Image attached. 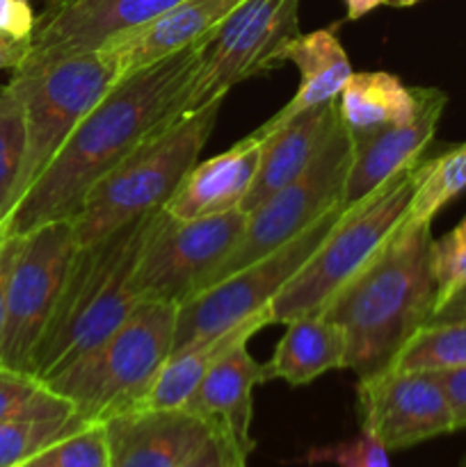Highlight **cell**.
Instances as JSON below:
<instances>
[{
	"mask_svg": "<svg viewBox=\"0 0 466 467\" xmlns=\"http://www.w3.org/2000/svg\"><path fill=\"white\" fill-rule=\"evenodd\" d=\"M0 222H3V217H0Z\"/></svg>",
	"mask_w": 466,
	"mask_h": 467,
	"instance_id": "43",
	"label": "cell"
},
{
	"mask_svg": "<svg viewBox=\"0 0 466 467\" xmlns=\"http://www.w3.org/2000/svg\"><path fill=\"white\" fill-rule=\"evenodd\" d=\"M286 327L272 358L263 365L268 381L309 386L320 374L347 368L345 336L323 310L300 315Z\"/></svg>",
	"mask_w": 466,
	"mask_h": 467,
	"instance_id": "22",
	"label": "cell"
},
{
	"mask_svg": "<svg viewBox=\"0 0 466 467\" xmlns=\"http://www.w3.org/2000/svg\"><path fill=\"white\" fill-rule=\"evenodd\" d=\"M434 272H437V306L434 313L466 285V222L461 219L446 237L434 240ZM432 313V317H434Z\"/></svg>",
	"mask_w": 466,
	"mask_h": 467,
	"instance_id": "31",
	"label": "cell"
},
{
	"mask_svg": "<svg viewBox=\"0 0 466 467\" xmlns=\"http://www.w3.org/2000/svg\"><path fill=\"white\" fill-rule=\"evenodd\" d=\"M448 103L443 91L428 87V96L409 123L387 126L365 135L352 137V162L343 190V205L352 208L375 190L391 181L405 169L414 167L423 160L425 149L437 132L439 119Z\"/></svg>",
	"mask_w": 466,
	"mask_h": 467,
	"instance_id": "15",
	"label": "cell"
},
{
	"mask_svg": "<svg viewBox=\"0 0 466 467\" xmlns=\"http://www.w3.org/2000/svg\"><path fill=\"white\" fill-rule=\"evenodd\" d=\"M251 336L233 340L215 358L196 388L187 410L204 418L210 427L227 431L247 454L254 451L251 418H254V388L265 383V368L249 354Z\"/></svg>",
	"mask_w": 466,
	"mask_h": 467,
	"instance_id": "18",
	"label": "cell"
},
{
	"mask_svg": "<svg viewBox=\"0 0 466 467\" xmlns=\"http://www.w3.org/2000/svg\"><path fill=\"white\" fill-rule=\"evenodd\" d=\"M242 0H181L144 26L105 41L99 53L112 64L117 78L142 71L187 46L213 39L217 27Z\"/></svg>",
	"mask_w": 466,
	"mask_h": 467,
	"instance_id": "16",
	"label": "cell"
},
{
	"mask_svg": "<svg viewBox=\"0 0 466 467\" xmlns=\"http://www.w3.org/2000/svg\"><path fill=\"white\" fill-rule=\"evenodd\" d=\"M343 213H345L343 203L327 210L323 217L315 219L309 228L274 249L272 254L254 260L178 306L172 354L206 337L224 336L231 328L245 324L247 319L263 313L320 249Z\"/></svg>",
	"mask_w": 466,
	"mask_h": 467,
	"instance_id": "8",
	"label": "cell"
},
{
	"mask_svg": "<svg viewBox=\"0 0 466 467\" xmlns=\"http://www.w3.org/2000/svg\"><path fill=\"white\" fill-rule=\"evenodd\" d=\"M249 454L222 429H215L208 441L181 467H249Z\"/></svg>",
	"mask_w": 466,
	"mask_h": 467,
	"instance_id": "33",
	"label": "cell"
},
{
	"mask_svg": "<svg viewBox=\"0 0 466 467\" xmlns=\"http://www.w3.org/2000/svg\"><path fill=\"white\" fill-rule=\"evenodd\" d=\"M446 395L448 409H450L455 431L466 429V365L457 369H446V372L434 374Z\"/></svg>",
	"mask_w": 466,
	"mask_h": 467,
	"instance_id": "35",
	"label": "cell"
},
{
	"mask_svg": "<svg viewBox=\"0 0 466 467\" xmlns=\"http://www.w3.org/2000/svg\"><path fill=\"white\" fill-rule=\"evenodd\" d=\"M428 96V87H407L387 71L352 73L336 96L338 119L352 137L402 126L416 119Z\"/></svg>",
	"mask_w": 466,
	"mask_h": 467,
	"instance_id": "23",
	"label": "cell"
},
{
	"mask_svg": "<svg viewBox=\"0 0 466 467\" xmlns=\"http://www.w3.org/2000/svg\"><path fill=\"white\" fill-rule=\"evenodd\" d=\"M300 35V0H242L206 46L201 99L277 68V55Z\"/></svg>",
	"mask_w": 466,
	"mask_h": 467,
	"instance_id": "12",
	"label": "cell"
},
{
	"mask_svg": "<svg viewBox=\"0 0 466 467\" xmlns=\"http://www.w3.org/2000/svg\"><path fill=\"white\" fill-rule=\"evenodd\" d=\"M110 467H181L213 427L192 410H126L105 420Z\"/></svg>",
	"mask_w": 466,
	"mask_h": 467,
	"instance_id": "17",
	"label": "cell"
},
{
	"mask_svg": "<svg viewBox=\"0 0 466 467\" xmlns=\"http://www.w3.org/2000/svg\"><path fill=\"white\" fill-rule=\"evenodd\" d=\"M206 46L208 41L187 46L119 78L3 219L0 237H23L44 223L71 222L101 178L174 121L208 103L201 99Z\"/></svg>",
	"mask_w": 466,
	"mask_h": 467,
	"instance_id": "1",
	"label": "cell"
},
{
	"mask_svg": "<svg viewBox=\"0 0 466 467\" xmlns=\"http://www.w3.org/2000/svg\"><path fill=\"white\" fill-rule=\"evenodd\" d=\"M420 162L393 176L356 205L345 208L320 249L265 308L268 327L288 324L300 315L323 308L382 249L405 222L418 182Z\"/></svg>",
	"mask_w": 466,
	"mask_h": 467,
	"instance_id": "6",
	"label": "cell"
},
{
	"mask_svg": "<svg viewBox=\"0 0 466 467\" xmlns=\"http://www.w3.org/2000/svg\"><path fill=\"white\" fill-rule=\"evenodd\" d=\"M176 315L174 304L140 301L122 327L46 386L64 397L82 422H105L132 410L172 356Z\"/></svg>",
	"mask_w": 466,
	"mask_h": 467,
	"instance_id": "5",
	"label": "cell"
},
{
	"mask_svg": "<svg viewBox=\"0 0 466 467\" xmlns=\"http://www.w3.org/2000/svg\"><path fill=\"white\" fill-rule=\"evenodd\" d=\"M268 327L265 322V310L256 317L247 319L240 327L231 328L228 333L217 337H206V340L195 342L190 347L174 351L163 368L155 374L154 383L144 392L132 410H181L187 409L195 397L196 388L204 381L206 372L215 363L219 354L231 345L233 340L242 336H254L260 328Z\"/></svg>",
	"mask_w": 466,
	"mask_h": 467,
	"instance_id": "24",
	"label": "cell"
},
{
	"mask_svg": "<svg viewBox=\"0 0 466 467\" xmlns=\"http://www.w3.org/2000/svg\"><path fill=\"white\" fill-rule=\"evenodd\" d=\"M117 80V71L99 50L23 62L14 68L7 87L23 105L26 158L14 187L12 208Z\"/></svg>",
	"mask_w": 466,
	"mask_h": 467,
	"instance_id": "7",
	"label": "cell"
},
{
	"mask_svg": "<svg viewBox=\"0 0 466 467\" xmlns=\"http://www.w3.org/2000/svg\"><path fill=\"white\" fill-rule=\"evenodd\" d=\"M350 162L352 137L338 119L336 128L327 137L313 162L306 167V171L291 185L270 196L254 213H249L240 242L224 260L222 267L213 274L208 287L254 260L272 254L274 249L300 235L327 210L341 205Z\"/></svg>",
	"mask_w": 466,
	"mask_h": 467,
	"instance_id": "10",
	"label": "cell"
},
{
	"mask_svg": "<svg viewBox=\"0 0 466 467\" xmlns=\"http://www.w3.org/2000/svg\"><path fill=\"white\" fill-rule=\"evenodd\" d=\"M30 53V41H18L12 36L0 35V71L3 68H18Z\"/></svg>",
	"mask_w": 466,
	"mask_h": 467,
	"instance_id": "37",
	"label": "cell"
},
{
	"mask_svg": "<svg viewBox=\"0 0 466 467\" xmlns=\"http://www.w3.org/2000/svg\"><path fill=\"white\" fill-rule=\"evenodd\" d=\"M306 463H332L338 467H391L387 447L364 429L352 441L311 450L306 454Z\"/></svg>",
	"mask_w": 466,
	"mask_h": 467,
	"instance_id": "32",
	"label": "cell"
},
{
	"mask_svg": "<svg viewBox=\"0 0 466 467\" xmlns=\"http://www.w3.org/2000/svg\"><path fill=\"white\" fill-rule=\"evenodd\" d=\"M82 420L71 418L59 420H12L0 422V467H21L27 459L58 441L59 436L76 429Z\"/></svg>",
	"mask_w": 466,
	"mask_h": 467,
	"instance_id": "30",
	"label": "cell"
},
{
	"mask_svg": "<svg viewBox=\"0 0 466 467\" xmlns=\"http://www.w3.org/2000/svg\"><path fill=\"white\" fill-rule=\"evenodd\" d=\"M21 467H110L105 422H80Z\"/></svg>",
	"mask_w": 466,
	"mask_h": 467,
	"instance_id": "28",
	"label": "cell"
},
{
	"mask_svg": "<svg viewBox=\"0 0 466 467\" xmlns=\"http://www.w3.org/2000/svg\"><path fill=\"white\" fill-rule=\"evenodd\" d=\"M5 89H7V85H0V99L5 96Z\"/></svg>",
	"mask_w": 466,
	"mask_h": 467,
	"instance_id": "41",
	"label": "cell"
},
{
	"mask_svg": "<svg viewBox=\"0 0 466 467\" xmlns=\"http://www.w3.org/2000/svg\"><path fill=\"white\" fill-rule=\"evenodd\" d=\"M416 3H420V0H387V5H391V7H411Z\"/></svg>",
	"mask_w": 466,
	"mask_h": 467,
	"instance_id": "40",
	"label": "cell"
},
{
	"mask_svg": "<svg viewBox=\"0 0 466 467\" xmlns=\"http://www.w3.org/2000/svg\"><path fill=\"white\" fill-rule=\"evenodd\" d=\"M37 14L30 0H0V35L18 41H32Z\"/></svg>",
	"mask_w": 466,
	"mask_h": 467,
	"instance_id": "34",
	"label": "cell"
},
{
	"mask_svg": "<svg viewBox=\"0 0 466 467\" xmlns=\"http://www.w3.org/2000/svg\"><path fill=\"white\" fill-rule=\"evenodd\" d=\"M466 190V141L434 160L420 162L418 182L407 210L405 223L432 226L434 217Z\"/></svg>",
	"mask_w": 466,
	"mask_h": 467,
	"instance_id": "26",
	"label": "cell"
},
{
	"mask_svg": "<svg viewBox=\"0 0 466 467\" xmlns=\"http://www.w3.org/2000/svg\"><path fill=\"white\" fill-rule=\"evenodd\" d=\"M466 365V317L434 319L411 333L388 369L439 374ZM387 369V368H384Z\"/></svg>",
	"mask_w": 466,
	"mask_h": 467,
	"instance_id": "25",
	"label": "cell"
},
{
	"mask_svg": "<svg viewBox=\"0 0 466 467\" xmlns=\"http://www.w3.org/2000/svg\"><path fill=\"white\" fill-rule=\"evenodd\" d=\"M460 467H466V456H464V459H461V463H460Z\"/></svg>",
	"mask_w": 466,
	"mask_h": 467,
	"instance_id": "42",
	"label": "cell"
},
{
	"mask_svg": "<svg viewBox=\"0 0 466 467\" xmlns=\"http://www.w3.org/2000/svg\"><path fill=\"white\" fill-rule=\"evenodd\" d=\"M343 3H345L347 21H359L365 14L377 9L379 5H387V0H343Z\"/></svg>",
	"mask_w": 466,
	"mask_h": 467,
	"instance_id": "39",
	"label": "cell"
},
{
	"mask_svg": "<svg viewBox=\"0 0 466 467\" xmlns=\"http://www.w3.org/2000/svg\"><path fill=\"white\" fill-rule=\"evenodd\" d=\"M265 137L251 132L215 158L196 162L164 203L174 219H201L240 208L260 164Z\"/></svg>",
	"mask_w": 466,
	"mask_h": 467,
	"instance_id": "20",
	"label": "cell"
},
{
	"mask_svg": "<svg viewBox=\"0 0 466 467\" xmlns=\"http://www.w3.org/2000/svg\"><path fill=\"white\" fill-rule=\"evenodd\" d=\"M356 413L364 431L388 451H402L455 431L446 395L434 374L379 372L359 377Z\"/></svg>",
	"mask_w": 466,
	"mask_h": 467,
	"instance_id": "13",
	"label": "cell"
},
{
	"mask_svg": "<svg viewBox=\"0 0 466 467\" xmlns=\"http://www.w3.org/2000/svg\"><path fill=\"white\" fill-rule=\"evenodd\" d=\"M26 158V117L23 105L12 89L0 99V217L12 210L14 187ZM3 223V222H0Z\"/></svg>",
	"mask_w": 466,
	"mask_h": 467,
	"instance_id": "29",
	"label": "cell"
},
{
	"mask_svg": "<svg viewBox=\"0 0 466 467\" xmlns=\"http://www.w3.org/2000/svg\"><path fill=\"white\" fill-rule=\"evenodd\" d=\"M437 292L432 228L402 222L320 308L345 336L347 369L365 377L388 368L411 333L432 319Z\"/></svg>",
	"mask_w": 466,
	"mask_h": 467,
	"instance_id": "2",
	"label": "cell"
},
{
	"mask_svg": "<svg viewBox=\"0 0 466 467\" xmlns=\"http://www.w3.org/2000/svg\"><path fill=\"white\" fill-rule=\"evenodd\" d=\"M457 317H466V285L460 287V290H457L455 295H452L450 299H448L446 304L434 313V317L429 319V322H434V319H457Z\"/></svg>",
	"mask_w": 466,
	"mask_h": 467,
	"instance_id": "38",
	"label": "cell"
},
{
	"mask_svg": "<svg viewBox=\"0 0 466 467\" xmlns=\"http://www.w3.org/2000/svg\"><path fill=\"white\" fill-rule=\"evenodd\" d=\"M78 249L71 222H50L23 235L7 285L0 365L30 374L32 356L44 336Z\"/></svg>",
	"mask_w": 466,
	"mask_h": 467,
	"instance_id": "11",
	"label": "cell"
},
{
	"mask_svg": "<svg viewBox=\"0 0 466 467\" xmlns=\"http://www.w3.org/2000/svg\"><path fill=\"white\" fill-rule=\"evenodd\" d=\"M224 99L215 96L174 121L91 187L71 219L78 246L164 208L213 135Z\"/></svg>",
	"mask_w": 466,
	"mask_h": 467,
	"instance_id": "4",
	"label": "cell"
},
{
	"mask_svg": "<svg viewBox=\"0 0 466 467\" xmlns=\"http://www.w3.org/2000/svg\"><path fill=\"white\" fill-rule=\"evenodd\" d=\"M240 208L201 219H174L160 213L132 272V290L140 301L181 306L206 290L245 233Z\"/></svg>",
	"mask_w": 466,
	"mask_h": 467,
	"instance_id": "9",
	"label": "cell"
},
{
	"mask_svg": "<svg viewBox=\"0 0 466 467\" xmlns=\"http://www.w3.org/2000/svg\"><path fill=\"white\" fill-rule=\"evenodd\" d=\"M76 415L64 397L50 390L35 374L0 365V422L12 420H59Z\"/></svg>",
	"mask_w": 466,
	"mask_h": 467,
	"instance_id": "27",
	"label": "cell"
},
{
	"mask_svg": "<svg viewBox=\"0 0 466 467\" xmlns=\"http://www.w3.org/2000/svg\"><path fill=\"white\" fill-rule=\"evenodd\" d=\"M23 237H0V342H3L5 317H7V285L12 267L21 251Z\"/></svg>",
	"mask_w": 466,
	"mask_h": 467,
	"instance_id": "36",
	"label": "cell"
},
{
	"mask_svg": "<svg viewBox=\"0 0 466 467\" xmlns=\"http://www.w3.org/2000/svg\"><path fill=\"white\" fill-rule=\"evenodd\" d=\"M336 123L338 105L336 100H329V103L304 109L277 128H270V130L260 126L256 128V132L265 137V144L259 171H256L245 201L240 203L242 213H254L270 196L300 178L320 153Z\"/></svg>",
	"mask_w": 466,
	"mask_h": 467,
	"instance_id": "19",
	"label": "cell"
},
{
	"mask_svg": "<svg viewBox=\"0 0 466 467\" xmlns=\"http://www.w3.org/2000/svg\"><path fill=\"white\" fill-rule=\"evenodd\" d=\"M163 208L117 228L103 240L78 246L44 336L32 356L30 374L50 381L99 347L140 304L132 290L137 258Z\"/></svg>",
	"mask_w": 466,
	"mask_h": 467,
	"instance_id": "3",
	"label": "cell"
},
{
	"mask_svg": "<svg viewBox=\"0 0 466 467\" xmlns=\"http://www.w3.org/2000/svg\"><path fill=\"white\" fill-rule=\"evenodd\" d=\"M181 0H50L37 16L23 62L91 53L105 41L154 21Z\"/></svg>",
	"mask_w": 466,
	"mask_h": 467,
	"instance_id": "14",
	"label": "cell"
},
{
	"mask_svg": "<svg viewBox=\"0 0 466 467\" xmlns=\"http://www.w3.org/2000/svg\"><path fill=\"white\" fill-rule=\"evenodd\" d=\"M336 27L338 23L320 27L309 35L300 32L295 39H291L279 50L277 64L279 67L286 62L295 64L300 71V87H297L295 96L260 128L270 130V128L281 126L288 119L302 114L304 109L336 100V96L341 94L345 82L355 73L350 57L336 36Z\"/></svg>",
	"mask_w": 466,
	"mask_h": 467,
	"instance_id": "21",
	"label": "cell"
}]
</instances>
